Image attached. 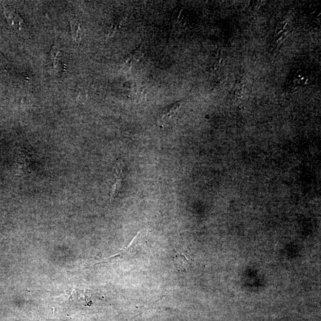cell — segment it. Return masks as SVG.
Wrapping results in <instances>:
<instances>
[{
	"label": "cell",
	"instance_id": "277c9868",
	"mask_svg": "<svg viewBox=\"0 0 321 321\" xmlns=\"http://www.w3.org/2000/svg\"><path fill=\"white\" fill-rule=\"evenodd\" d=\"M183 19H184L183 9H175L171 17L172 28L176 29L177 26L182 25Z\"/></svg>",
	"mask_w": 321,
	"mask_h": 321
},
{
	"label": "cell",
	"instance_id": "6da1fadb",
	"mask_svg": "<svg viewBox=\"0 0 321 321\" xmlns=\"http://www.w3.org/2000/svg\"><path fill=\"white\" fill-rule=\"evenodd\" d=\"M4 13L9 25L15 30L23 32L26 35L27 29L25 21L21 16L13 7L4 5Z\"/></svg>",
	"mask_w": 321,
	"mask_h": 321
},
{
	"label": "cell",
	"instance_id": "7a4b0ae2",
	"mask_svg": "<svg viewBox=\"0 0 321 321\" xmlns=\"http://www.w3.org/2000/svg\"><path fill=\"white\" fill-rule=\"evenodd\" d=\"M60 54V45L56 40L55 45L51 51V58L53 61L54 70H55L56 74L59 76L65 72V65L58 58Z\"/></svg>",
	"mask_w": 321,
	"mask_h": 321
},
{
	"label": "cell",
	"instance_id": "3957f363",
	"mask_svg": "<svg viewBox=\"0 0 321 321\" xmlns=\"http://www.w3.org/2000/svg\"><path fill=\"white\" fill-rule=\"evenodd\" d=\"M121 174H122V167L120 163H118L115 167V182L113 185L110 192L111 199L114 198L119 192L121 185H122Z\"/></svg>",
	"mask_w": 321,
	"mask_h": 321
},
{
	"label": "cell",
	"instance_id": "ba28073f",
	"mask_svg": "<svg viewBox=\"0 0 321 321\" xmlns=\"http://www.w3.org/2000/svg\"><path fill=\"white\" fill-rule=\"evenodd\" d=\"M119 26H120L119 24L118 23L114 24V25H113L112 29H111L110 34H109V37H112L114 36V35L115 34L116 31H117V29L119 28Z\"/></svg>",
	"mask_w": 321,
	"mask_h": 321
},
{
	"label": "cell",
	"instance_id": "52a82bcc",
	"mask_svg": "<svg viewBox=\"0 0 321 321\" xmlns=\"http://www.w3.org/2000/svg\"><path fill=\"white\" fill-rule=\"evenodd\" d=\"M141 45H140L134 52L131 54L132 59L133 62H137L142 57L143 54L141 50Z\"/></svg>",
	"mask_w": 321,
	"mask_h": 321
},
{
	"label": "cell",
	"instance_id": "5b68a950",
	"mask_svg": "<svg viewBox=\"0 0 321 321\" xmlns=\"http://www.w3.org/2000/svg\"><path fill=\"white\" fill-rule=\"evenodd\" d=\"M71 24V32L73 39L75 42L79 44L81 40L80 24L77 20H71L70 21Z\"/></svg>",
	"mask_w": 321,
	"mask_h": 321
},
{
	"label": "cell",
	"instance_id": "9c48e42d",
	"mask_svg": "<svg viewBox=\"0 0 321 321\" xmlns=\"http://www.w3.org/2000/svg\"><path fill=\"white\" fill-rule=\"evenodd\" d=\"M283 36H282V37H280V38H279V39H278V41H279V40H281V39L283 38Z\"/></svg>",
	"mask_w": 321,
	"mask_h": 321
},
{
	"label": "cell",
	"instance_id": "8992f818",
	"mask_svg": "<svg viewBox=\"0 0 321 321\" xmlns=\"http://www.w3.org/2000/svg\"><path fill=\"white\" fill-rule=\"evenodd\" d=\"M181 102H178L177 103L172 105L170 109L169 110V112H167L166 114H164L163 117H162L161 119L164 120V118H171L172 115L175 114V113L177 112V111L179 109V108L181 107Z\"/></svg>",
	"mask_w": 321,
	"mask_h": 321
},
{
	"label": "cell",
	"instance_id": "30bf717a",
	"mask_svg": "<svg viewBox=\"0 0 321 321\" xmlns=\"http://www.w3.org/2000/svg\"><path fill=\"white\" fill-rule=\"evenodd\" d=\"M283 30H282V31H280V32H279V34H279V35L280 34H281V33H282V32H283Z\"/></svg>",
	"mask_w": 321,
	"mask_h": 321
}]
</instances>
